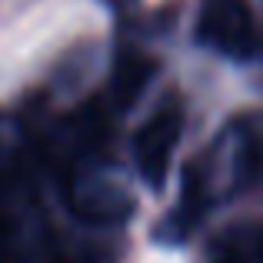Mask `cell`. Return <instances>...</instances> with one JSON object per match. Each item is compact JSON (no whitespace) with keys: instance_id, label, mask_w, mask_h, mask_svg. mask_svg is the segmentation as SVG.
I'll list each match as a JSON object with an SVG mask.
<instances>
[{"instance_id":"cell-1","label":"cell","mask_w":263,"mask_h":263,"mask_svg":"<svg viewBox=\"0 0 263 263\" xmlns=\"http://www.w3.org/2000/svg\"><path fill=\"white\" fill-rule=\"evenodd\" d=\"M180 130H183V110H180V103L170 100L143 123L137 140H134L137 170H140V177L147 180L154 190L163 186V180H167L174 150L180 143Z\"/></svg>"},{"instance_id":"cell-2","label":"cell","mask_w":263,"mask_h":263,"mask_svg":"<svg viewBox=\"0 0 263 263\" xmlns=\"http://www.w3.org/2000/svg\"><path fill=\"white\" fill-rule=\"evenodd\" d=\"M197 33L213 50L230 53V57H247L253 50V10L247 0H203L197 17Z\"/></svg>"},{"instance_id":"cell-3","label":"cell","mask_w":263,"mask_h":263,"mask_svg":"<svg viewBox=\"0 0 263 263\" xmlns=\"http://www.w3.org/2000/svg\"><path fill=\"white\" fill-rule=\"evenodd\" d=\"M154 70L157 67L147 53H123L114 67V77H110V100H114V107H120V110L130 107L143 93V87L150 84Z\"/></svg>"},{"instance_id":"cell-4","label":"cell","mask_w":263,"mask_h":263,"mask_svg":"<svg viewBox=\"0 0 263 263\" xmlns=\"http://www.w3.org/2000/svg\"><path fill=\"white\" fill-rule=\"evenodd\" d=\"M210 263H247V257L237 250V247H223V250L213 253V260H210Z\"/></svg>"}]
</instances>
